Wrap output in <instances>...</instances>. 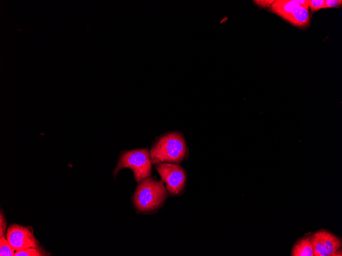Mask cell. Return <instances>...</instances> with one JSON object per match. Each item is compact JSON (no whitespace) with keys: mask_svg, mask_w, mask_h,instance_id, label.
<instances>
[{"mask_svg":"<svg viewBox=\"0 0 342 256\" xmlns=\"http://www.w3.org/2000/svg\"><path fill=\"white\" fill-rule=\"evenodd\" d=\"M15 250L8 242L5 236L1 237L0 239V255L12 256L14 255Z\"/></svg>","mask_w":342,"mask_h":256,"instance_id":"11","label":"cell"},{"mask_svg":"<svg viewBox=\"0 0 342 256\" xmlns=\"http://www.w3.org/2000/svg\"><path fill=\"white\" fill-rule=\"evenodd\" d=\"M291 255L314 256L311 237H306L298 240L292 248Z\"/></svg>","mask_w":342,"mask_h":256,"instance_id":"9","label":"cell"},{"mask_svg":"<svg viewBox=\"0 0 342 256\" xmlns=\"http://www.w3.org/2000/svg\"><path fill=\"white\" fill-rule=\"evenodd\" d=\"M315 256L336 255L341 242L335 235L326 231H319L311 237Z\"/></svg>","mask_w":342,"mask_h":256,"instance_id":"6","label":"cell"},{"mask_svg":"<svg viewBox=\"0 0 342 256\" xmlns=\"http://www.w3.org/2000/svg\"><path fill=\"white\" fill-rule=\"evenodd\" d=\"M168 196L163 182L149 176L137 184L132 204L138 214H152L163 206Z\"/></svg>","mask_w":342,"mask_h":256,"instance_id":"2","label":"cell"},{"mask_svg":"<svg viewBox=\"0 0 342 256\" xmlns=\"http://www.w3.org/2000/svg\"><path fill=\"white\" fill-rule=\"evenodd\" d=\"M256 2V3H258L259 5L265 7L266 6H270L274 2V1H258Z\"/></svg>","mask_w":342,"mask_h":256,"instance_id":"15","label":"cell"},{"mask_svg":"<svg viewBox=\"0 0 342 256\" xmlns=\"http://www.w3.org/2000/svg\"><path fill=\"white\" fill-rule=\"evenodd\" d=\"M341 0H326L323 8L337 7L341 6Z\"/></svg>","mask_w":342,"mask_h":256,"instance_id":"13","label":"cell"},{"mask_svg":"<svg viewBox=\"0 0 342 256\" xmlns=\"http://www.w3.org/2000/svg\"><path fill=\"white\" fill-rule=\"evenodd\" d=\"M15 256H46L50 255V253L43 248H28L16 251Z\"/></svg>","mask_w":342,"mask_h":256,"instance_id":"10","label":"cell"},{"mask_svg":"<svg viewBox=\"0 0 342 256\" xmlns=\"http://www.w3.org/2000/svg\"><path fill=\"white\" fill-rule=\"evenodd\" d=\"M7 223L5 220V219L1 212L0 216V236L1 237L4 236V233L6 228Z\"/></svg>","mask_w":342,"mask_h":256,"instance_id":"14","label":"cell"},{"mask_svg":"<svg viewBox=\"0 0 342 256\" xmlns=\"http://www.w3.org/2000/svg\"><path fill=\"white\" fill-rule=\"evenodd\" d=\"M297 0L274 1L270 6L271 10L284 18L300 6Z\"/></svg>","mask_w":342,"mask_h":256,"instance_id":"8","label":"cell"},{"mask_svg":"<svg viewBox=\"0 0 342 256\" xmlns=\"http://www.w3.org/2000/svg\"><path fill=\"white\" fill-rule=\"evenodd\" d=\"M155 169L169 195L179 196L183 193L187 177L184 169L180 165L163 162L155 165Z\"/></svg>","mask_w":342,"mask_h":256,"instance_id":"4","label":"cell"},{"mask_svg":"<svg viewBox=\"0 0 342 256\" xmlns=\"http://www.w3.org/2000/svg\"><path fill=\"white\" fill-rule=\"evenodd\" d=\"M152 164L147 148H140L122 151L113 175L116 178L118 172L124 168L130 169L136 182L139 183L142 180L151 176Z\"/></svg>","mask_w":342,"mask_h":256,"instance_id":"3","label":"cell"},{"mask_svg":"<svg viewBox=\"0 0 342 256\" xmlns=\"http://www.w3.org/2000/svg\"><path fill=\"white\" fill-rule=\"evenodd\" d=\"M6 239L16 251L28 248H37L39 246L31 229L15 224L8 228Z\"/></svg>","mask_w":342,"mask_h":256,"instance_id":"5","label":"cell"},{"mask_svg":"<svg viewBox=\"0 0 342 256\" xmlns=\"http://www.w3.org/2000/svg\"><path fill=\"white\" fill-rule=\"evenodd\" d=\"M284 19L295 26L306 27L310 22L308 8L300 6Z\"/></svg>","mask_w":342,"mask_h":256,"instance_id":"7","label":"cell"},{"mask_svg":"<svg viewBox=\"0 0 342 256\" xmlns=\"http://www.w3.org/2000/svg\"><path fill=\"white\" fill-rule=\"evenodd\" d=\"M189 150L183 134L170 131L160 135L149 150L153 165L167 162L179 164L188 158Z\"/></svg>","mask_w":342,"mask_h":256,"instance_id":"1","label":"cell"},{"mask_svg":"<svg viewBox=\"0 0 342 256\" xmlns=\"http://www.w3.org/2000/svg\"><path fill=\"white\" fill-rule=\"evenodd\" d=\"M325 0H308V6L312 12L323 9Z\"/></svg>","mask_w":342,"mask_h":256,"instance_id":"12","label":"cell"},{"mask_svg":"<svg viewBox=\"0 0 342 256\" xmlns=\"http://www.w3.org/2000/svg\"><path fill=\"white\" fill-rule=\"evenodd\" d=\"M297 1L301 6L308 8V0H297Z\"/></svg>","mask_w":342,"mask_h":256,"instance_id":"16","label":"cell"}]
</instances>
